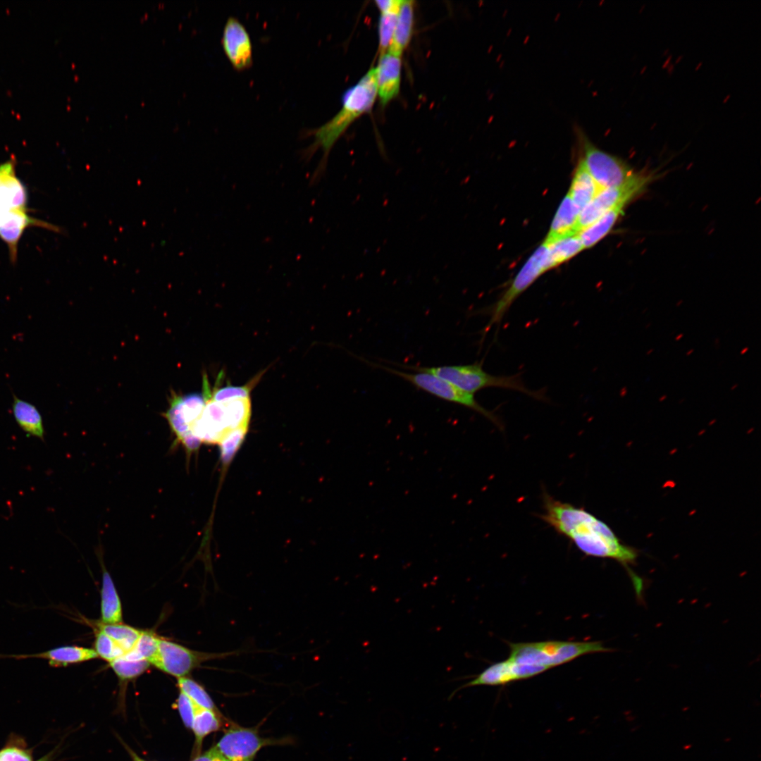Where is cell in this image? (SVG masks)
I'll use <instances>...</instances> for the list:
<instances>
[{
    "mask_svg": "<svg viewBox=\"0 0 761 761\" xmlns=\"http://www.w3.org/2000/svg\"><path fill=\"white\" fill-rule=\"evenodd\" d=\"M132 758H133L134 761H146V760H142V758L139 757L137 755H136L135 754H132Z\"/></svg>",
    "mask_w": 761,
    "mask_h": 761,
    "instance_id": "37",
    "label": "cell"
},
{
    "mask_svg": "<svg viewBox=\"0 0 761 761\" xmlns=\"http://www.w3.org/2000/svg\"><path fill=\"white\" fill-rule=\"evenodd\" d=\"M191 761H228L221 754H220L214 747L210 750L203 753L202 754H197Z\"/></svg>",
    "mask_w": 761,
    "mask_h": 761,
    "instance_id": "35",
    "label": "cell"
},
{
    "mask_svg": "<svg viewBox=\"0 0 761 761\" xmlns=\"http://www.w3.org/2000/svg\"><path fill=\"white\" fill-rule=\"evenodd\" d=\"M15 168L13 159L0 164V237L6 243L13 262L16 260L18 243L25 228L37 225L60 231L57 226L27 214V189Z\"/></svg>",
    "mask_w": 761,
    "mask_h": 761,
    "instance_id": "3",
    "label": "cell"
},
{
    "mask_svg": "<svg viewBox=\"0 0 761 761\" xmlns=\"http://www.w3.org/2000/svg\"><path fill=\"white\" fill-rule=\"evenodd\" d=\"M576 135L581 149L583 164L600 189L617 187L629 180L635 173L621 159L596 147L580 128Z\"/></svg>",
    "mask_w": 761,
    "mask_h": 761,
    "instance_id": "7",
    "label": "cell"
},
{
    "mask_svg": "<svg viewBox=\"0 0 761 761\" xmlns=\"http://www.w3.org/2000/svg\"><path fill=\"white\" fill-rule=\"evenodd\" d=\"M180 692L185 694L197 706L220 712L205 689L194 680L185 676L178 679Z\"/></svg>",
    "mask_w": 761,
    "mask_h": 761,
    "instance_id": "25",
    "label": "cell"
},
{
    "mask_svg": "<svg viewBox=\"0 0 761 761\" xmlns=\"http://www.w3.org/2000/svg\"><path fill=\"white\" fill-rule=\"evenodd\" d=\"M248 426H241L229 431L220 441L221 460L224 465L230 462L241 446Z\"/></svg>",
    "mask_w": 761,
    "mask_h": 761,
    "instance_id": "29",
    "label": "cell"
},
{
    "mask_svg": "<svg viewBox=\"0 0 761 761\" xmlns=\"http://www.w3.org/2000/svg\"><path fill=\"white\" fill-rule=\"evenodd\" d=\"M402 61L400 56L387 51L380 54L376 72L377 95L382 106L395 98L400 89Z\"/></svg>",
    "mask_w": 761,
    "mask_h": 761,
    "instance_id": "14",
    "label": "cell"
},
{
    "mask_svg": "<svg viewBox=\"0 0 761 761\" xmlns=\"http://www.w3.org/2000/svg\"><path fill=\"white\" fill-rule=\"evenodd\" d=\"M692 746L691 744L686 745L683 747L684 750H688Z\"/></svg>",
    "mask_w": 761,
    "mask_h": 761,
    "instance_id": "46",
    "label": "cell"
},
{
    "mask_svg": "<svg viewBox=\"0 0 761 761\" xmlns=\"http://www.w3.org/2000/svg\"><path fill=\"white\" fill-rule=\"evenodd\" d=\"M221 44L225 56L237 71L249 68L253 63V49L249 35L235 17H229L225 24Z\"/></svg>",
    "mask_w": 761,
    "mask_h": 761,
    "instance_id": "13",
    "label": "cell"
},
{
    "mask_svg": "<svg viewBox=\"0 0 761 761\" xmlns=\"http://www.w3.org/2000/svg\"><path fill=\"white\" fill-rule=\"evenodd\" d=\"M667 398V395H662L659 397V401L660 402H663V401L666 400Z\"/></svg>",
    "mask_w": 761,
    "mask_h": 761,
    "instance_id": "40",
    "label": "cell"
},
{
    "mask_svg": "<svg viewBox=\"0 0 761 761\" xmlns=\"http://www.w3.org/2000/svg\"><path fill=\"white\" fill-rule=\"evenodd\" d=\"M579 215V212L567 193L558 207L544 242L550 243L558 239L577 234Z\"/></svg>",
    "mask_w": 761,
    "mask_h": 761,
    "instance_id": "17",
    "label": "cell"
},
{
    "mask_svg": "<svg viewBox=\"0 0 761 761\" xmlns=\"http://www.w3.org/2000/svg\"><path fill=\"white\" fill-rule=\"evenodd\" d=\"M600 190L580 159L568 192L577 211L580 213Z\"/></svg>",
    "mask_w": 761,
    "mask_h": 761,
    "instance_id": "19",
    "label": "cell"
},
{
    "mask_svg": "<svg viewBox=\"0 0 761 761\" xmlns=\"http://www.w3.org/2000/svg\"><path fill=\"white\" fill-rule=\"evenodd\" d=\"M714 345H715V346H716V348L717 349V348H718V346H719V338H715V340H714Z\"/></svg>",
    "mask_w": 761,
    "mask_h": 761,
    "instance_id": "41",
    "label": "cell"
},
{
    "mask_svg": "<svg viewBox=\"0 0 761 761\" xmlns=\"http://www.w3.org/2000/svg\"><path fill=\"white\" fill-rule=\"evenodd\" d=\"M257 383L254 378L251 383L244 386L228 385L215 390L211 393V399L216 402H225L228 400L248 398L254 385Z\"/></svg>",
    "mask_w": 761,
    "mask_h": 761,
    "instance_id": "32",
    "label": "cell"
},
{
    "mask_svg": "<svg viewBox=\"0 0 761 761\" xmlns=\"http://www.w3.org/2000/svg\"><path fill=\"white\" fill-rule=\"evenodd\" d=\"M544 243L547 246L552 268L574 257L583 249L577 234L558 239L550 243Z\"/></svg>",
    "mask_w": 761,
    "mask_h": 761,
    "instance_id": "22",
    "label": "cell"
},
{
    "mask_svg": "<svg viewBox=\"0 0 761 761\" xmlns=\"http://www.w3.org/2000/svg\"><path fill=\"white\" fill-rule=\"evenodd\" d=\"M402 0H378L375 1L376 5L380 13L399 11Z\"/></svg>",
    "mask_w": 761,
    "mask_h": 761,
    "instance_id": "36",
    "label": "cell"
},
{
    "mask_svg": "<svg viewBox=\"0 0 761 761\" xmlns=\"http://www.w3.org/2000/svg\"><path fill=\"white\" fill-rule=\"evenodd\" d=\"M416 372H425L440 378L458 388L474 395L490 387L502 388L525 393L537 400H545L540 391H534L525 386L519 376H494L483 369L481 363L466 365L423 367L393 364Z\"/></svg>",
    "mask_w": 761,
    "mask_h": 761,
    "instance_id": "4",
    "label": "cell"
},
{
    "mask_svg": "<svg viewBox=\"0 0 761 761\" xmlns=\"http://www.w3.org/2000/svg\"><path fill=\"white\" fill-rule=\"evenodd\" d=\"M376 97V68H371L344 94L340 110L327 123L312 131L313 142L302 151V159L308 162L319 149L323 156L309 180V187L318 185L325 176L328 155L334 144L357 118L371 111Z\"/></svg>",
    "mask_w": 761,
    "mask_h": 761,
    "instance_id": "2",
    "label": "cell"
},
{
    "mask_svg": "<svg viewBox=\"0 0 761 761\" xmlns=\"http://www.w3.org/2000/svg\"><path fill=\"white\" fill-rule=\"evenodd\" d=\"M223 726L220 712L197 706L192 730L195 736V745L198 750L204 738L209 734L221 729Z\"/></svg>",
    "mask_w": 761,
    "mask_h": 761,
    "instance_id": "23",
    "label": "cell"
},
{
    "mask_svg": "<svg viewBox=\"0 0 761 761\" xmlns=\"http://www.w3.org/2000/svg\"><path fill=\"white\" fill-rule=\"evenodd\" d=\"M98 657L94 650L76 645H63L32 654L0 655V658L45 660L51 667H63Z\"/></svg>",
    "mask_w": 761,
    "mask_h": 761,
    "instance_id": "15",
    "label": "cell"
},
{
    "mask_svg": "<svg viewBox=\"0 0 761 761\" xmlns=\"http://www.w3.org/2000/svg\"><path fill=\"white\" fill-rule=\"evenodd\" d=\"M551 268L547 246L543 242L528 259L497 301L483 311L489 315L490 320L482 331L483 335L494 325L498 326L516 298Z\"/></svg>",
    "mask_w": 761,
    "mask_h": 761,
    "instance_id": "8",
    "label": "cell"
},
{
    "mask_svg": "<svg viewBox=\"0 0 761 761\" xmlns=\"http://www.w3.org/2000/svg\"><path fill=\"white\" fill-rule=\"evenodd\" d=\"M626 392H627V389H626V387H624V388H622V392H621V396H625L626 395Z\"/></svg>",
    "mask_w": 761,
    "mask_h": 761,
    "instance_id": "42",
    "label": "cell"
},
{
    "mask_svg": "<svg viewBox=\"0 0 761 761\" xmlns=\"http://www.w3.org/2000/svg\"><path fill=\"white\" fill-rule=\"evenodd\" d=\"M241 652V651L202 652L159 638L157 653L150 661V664L178 679L187 676L204 662L225 659Z\"/></svg>",
    "mask_w": 761,
    "mask_h": 761,
    "instance_id": "9",
    "label": "cell"
},
{
    "mask_svg": "<svg viewBox=\"0 0 761 761\" xmlns=\"http://www.w3.org/2000/svg\"><path fill=\"white\" fill-rule=\"evenodd\" d=\"M273 743L276 741L261 737L254 728L232 726L214 748L228 761H253L262 748Z\"/></svg>",
    "mask_w": 761,
    "mask_h": 761,
    "instance_id": "12",
    "label": "cell"
},
{
    "mask_svg": "<svg viewBox=\"0 0 761 761\" xmlns=\"http://www.w3.org/2000/svg\"><path fill=\"white\" fill-rule=\"evenodd\" d=\"M121 681H129L143 674L150 665L147 660H134L122 656L109 662Z\"/></svg>",
    "mask_w": 761,
    "mask_h": 761,
    "instance_id": "28",
    "label": "cell"
},
{
    "mask_svg": "<svg viewBox=\"0 0 761 761\" xmlns=\"http://www.w3.org/2000/svg\"><path fill=\"white\" fill-rule=\"evenodd\" d=\"M680 400H681V401H680L681 402H683V400H684V399H681Z\"/></svg>",
    "mask_w": 761,
    "mask_h": 761,
    "instance_id": "50",
    "label": "cell"
},
{
    "mask_svg": "<svg viewBox=\"0 0 761 761\" xmlns=\"http://www.w3.org/2000/svg\"><path fill=\"white\" fill-rule=\"evenodd\" d=\"M359 359L369 366L378 368L400 377L417 389L423 390L443 400L474 410L489 419L497 426L500 428L502 426L498 418L493 412L482 407L474 398V395L458 388L440 378L425 372L407 373L388 366L370 361L361 357H359Z\"/></svg>",
    "mask_w": 761,
    "mask_h": 761,
    "instance_id": "6",
    "label": "cell"
},
{
    "mask_svg": "<svg viewBox=\"0 0 761 761\" xmlns=\"http://www.w3.org/2000/svg\"><path fill=\"white\" fill-rule=\"evenodd\" d=\"M738 386V385L737 383H735V384H734L733 385H731V388H730V389H731V390H736V388H737Z\"/></svg>",
    "mask_w": 761,
    "mask_h": 761,
    "instance_id": "44",
    "label": "cell"
},
{
    "mask_svg": "<svg viewBox=\"0 0 761 761\" xmlns=\"http://www.w3.org/2000/svg\"><path fill=\"white\" fill-rule=\"evenodd\" d=\"M748 349L749 348L748 347H745L741 350L740 354L743 355L748 351Z\"/></svg>",
    "mask_w": 761,
    "mask_h": 761,
    "instance_id": "38",
    "label": "cell"
},
{
    "mask_svg": "<svg viewBox=\"0 0 761 761\" xmlns=\"http://www.w3.org/2000/svg\"><path fill=\"white\" fill-rule=\"evenodd\" d=\"M101 614L102 623L117 624L122 621V607L119 596L109 573L104 570L101 590Z\"/></svg>",
    "mask_w": 761,
    "mask_h": 761,
    "instance_id": "21",
    "label": "cell"
},
{
    "mask_svg": "<svg viewBox=\"0 0 761 761\" xmlns=\"http://www.w3.org/2000/svg\"><path fill=\"white\" fill-rule=\"evenodd\" d=\"M94 648L98 657H101L109 662L125 654L115 641L100 630L96 635Z\"/></svg>",
    "mask_w": 761,
    "mask_h": 761,
    "instance_id": "31",
    "label": "cell"
},
{
    "mask_svg": "<svg viewBox=\"0 0 761 761\" xmlns=\"http://www.w3.org/2000/svg\"><path fill=\"white\" fill-rule=\"evenodd\" d=\"M398 12L399 11H392L380 13L378 21V49L380 54L386 52L387 49L389 48Z\"/></svg>",
    "mask_w": 761,
    "mask_h": 761,
    "instance_id": "30",
    "label": "cell"
},
{
    "mask_svg": "<svg viewBox=\"0 0 761 761\" xmlns=\"http://www.w3.org/2000/svg\"><path fill=\"white\" fill-rule=\"evenodd\" d=\"M653 351H654V349H653L652 348H651V349H648V351L646 352V354H647V355H650V354H652V353L653 352Z\"/></svg>",
    "mask_w": 761,
    "mask_h": 761,
    "instance_id": "45",
    "label": "cell"
},
{
    "mask_svg": "<svg viewBox=\"0 0 761 761\" xmlns=\"http://www.w3.org/2000/svg\"><path fill=\"white\" fill-rule=\"evenodd\" d=\"M681 304V302H678V303H677V304H676V306H679V305H680Z\"/></svg>",
    "mask_w": 761,
    "mask_h": 761,
    "instance_id": "49",
    "label": "cell"
},
{
    "mask_svg": "<svg viewBox=\"0 0 761 761\" xmlns=\"http://www.w3.org/2000/svg\"><path fill=\"white\" fill-rule=\"evenodd\" d=\"M0 761H32V760L28 751L17 747H8L0 751Z\"/></svg>",
    "mask_w": 761,
    "mask_h": 761,
    "instance_id": "34",
    "label": "cell"
},
{
    "mask_svg": "<svg viewBox=\"0 0 761 761\" xmlns=\"http://www.w3.org/2000/svg\"><path fill=\"white\" fill-rule=\"evenodd\" d=\"M625 206H618L602 215L595 222L578 233L584 249L590 248L605 237L612 229Z\"/></svg>",
    "mask_w": 761,
    "mask_h": 761,
    "instance_id": "20",
    "label": "cell"
},
{
    "mask_svg": "<svg viewBox=\"0 0 761 761\" xmlns=\"http://www.w3.org/2000/svg\"><path fill=\"white\" fill-rule=\"evenodd\" d=\"M693 352H694L693 349H690L689 350H688L686 352V356H690Z\"/></svg>",
    "mask_w": 761,
    "mask_h": 761,
    "instance_id": "43",
    "label": "cell"
},
{
    "mask_svg": "<svg viewBox=\"0 0 761 761\" xmlns=\"http://www.w3.org/2000/svg\"><path fill=\"white\" fill-rule=\"evenodd\" d=\"M650 181V175L635 173L621 186L601 189L579 213L577 233L595 222L610 210L618 206H626L644 190Z\"/></svg>",
    "mask_w": 761,
    "mask_h": 761,
    "instance_id": "10",
    "label": "cell"
},
{
    "mask_svg": "<svg viewBox=\"0 0 761 761\" xmlns=\"http://www.w3.org/2000/svg\"><path fill=\"white\" fill-rule=\"evenodd\" d=\"M414 1H402L396 20L388 52L401 56L410 42L414 18Z\"/></svg>",
    "mask_w": 761,
    "mask_h": 761,
    "instance_id": "18",
    "label": "cell"
},
{
    "mask_svg": "<svg viewBox=\"0 0 761 761\" xmlns=\"http://www.w3.org/2000/svg\"><path fill=\"white\" fill-rule=\"evenodd\" d=\"M206 404L203 395L191 394L175 396L170 402V407L163 414L170 428L175 435V443L185 448L187 457L198 450L202 443L191 433L194 421L202 414Z\"/></svg>",
    "mask_w": 761,
    "mask_h": 761,
    "instance_id": "11",
    "label": "cell"
},
{
    "mask_svg": "<svg viewBox=\"0 0 761 761\" xmlns=\"http://www.w3.org/2000/svg\"><path fill=\"white\" fill-rule=\"evenodd\" d=\"M508 660L519 664L540 667L545 670L588 654L610 651L598 641H547L509 644Z\"/></svg>",
    "mask_w": 761,
    "mask_h": 761,
    "instance_id": "5",
    "label": "cell"
},
{
    "mask_svg": "<svg viewBox=\"0 0 761 761\" xmlns=\"http://www.w3.org/2000/svg\"><path fill=\"white\" fill-rule=\"evenodd\" d=\"M100 631L109 636L125 652L130 651L135 645L142 631L125 624H104L98 625Z\"/></svg>",
    "mask_w": 761,
    "mask_h": 761,
    "instance_id": "24",
    "label": "cell"
},
{
    "mask_svg": "<svg viewBox=\"0 0 761 761\" xmlns=\"http://www.w3.org/2000/svg\"><path fill=\"white\" fill-rule=\"evenodd\" d=\"M223 402L231 430L241 426H249L251 415L249 397L235 399Z\"/></svg>",
    "mask_w": 761,
    "mask_h": 761,
    "instance_id": "27",
    "label": "cell"
},
{
    "mask_svg": "<svg viewBox=\"0 0 761 761\" xmlns=\"http://www.w3.org/2000/svg\"><path fill=\"white\" fill-rule=\"evenodd\" d=\"M543 509L540 518L586 555L612 559L626 567L636 559L634 548L623 544L605 522L584 508L545 493Z\"/></svg>",
    "mask_w": 761,
    "mask_h": 761,
    "instance_id": "1",
    "label": "cell"
},
{
    "mask_svg": "<svg viewBox=\"0 0 761 761\" xmlns=\"http://www.w3.org/2000/svg\"><path fill=\"white\" fill-rule=\"evenodd\" d=\"M650 325H651V323H647V324L645 325V328H649V327L650 326Z\"/></svg>",
    "mask_w": 761,
    "mask_h": 761,
    "instance_id": "47",
    "label": "cell"
},
{
    "mask_svg": "<svg viewBox=\"0 0 761 761\" xmlns=\"http://www.w3.org/2000/svg\"><path fill=\"white\" fill-rule=\"evenodd\" d=\"M12 413L18 426L27 434L44 441L45 430L41 413L35 405L13 395Z\"/></svg>",
    "mask_w": 761,
    "mask_h": 761,
    "instance_id": "16",
    "label": "cell"
},
{
    "mask_svg": "<svg viewBox=\"0 0 761 761\" xmlns=\"http://www.w3.org/2000/svg\"><path fill=\"white\" fill-rule=\"evenodd\" d=\"M159 638L154 633L142 631L134 647L123 656L134 660L150 661L157 653Z\"/></svg>",
    "mask_w": 761,
    "mask_h": 761,
    "instance_id": "26",
    "label": "cell"
},
{
    "mask_svg": "<svg viewBox=\"0 0 761 761\" xmlns=\"http://www.w3.org/2000/svg\"><path fill=\"white\" fill-rule=\"evenodd\" d=\"M730 740H731L730 738H726V739H724L725 741H729Z\"/></svg>",
    "mask_w": 761,
    "mask_h": 761,
    "instance_id": "48",
    "label": "cell"
},
{
    "mask_svg": "<svg viewBox=\"0 0 761 761\" xmlns=\"http://www.w3.org/2000/svg\"><path fill=\"white\" fill-rule=\"evenodd\" d=\"M683 333H679V334H678V335H676V336L675 337V340H676V341H679V340H680L681 339H682V338H683Z\"/></svg>",
    "mask_w": 761,
    "mask_h": 761,
    "instance_id": "39",
    "label": "cell"
},
{
    "mask_svg": "<svg viewBox=\"0 0 761 761\" xmlns=\"http://www.w3.org/2000/svg\"><path fill=\"white\" fill-rule=\"evenodd\" d=\"M176 706L185 726L192 729L197 706L182 692L177 698Z\"/></svg>",
    "mask_w": 761,
    "mask_h": 761,
    "instance_id": "33",
    "label": "cell"
}]
</instances>
